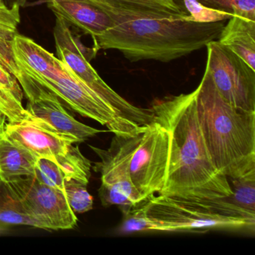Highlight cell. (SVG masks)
Returning a JSON list of instances; mask_svg holds the SVG:
<instances>
[{"mask_svg":"<svg viewBox=\"0 0 255 255\" xmlns=\"http://www.w3.org/2000/svg\"><path fill=\"white\" fill-rule=\"evenodd\" d=\"M23 98V89L18 80L0 60V111L9 123L32 121L22 104Z\"/></svg>","mask_w":255,"mask_h":255,"instance_id":"17","label":"cell"},{"mask_svg":"<svg viewBox=\"0 0 255 255\" xmlns=\"http://www.w3.org/2000/svg\"><path fill=\"white\" fill-rule=\"evenodd\" d=\"M142 131L132 135H115L107 150L90 146L101 159L95 162L94 170L101 174L98 194L104 207L133 205L143 201L132 183L129 171L131 158Z\"/></svg>","mask_w":255,"mask_h":255,"instance_id":"7","label":"cell"},{"mask_svg":"<svg viewBox=\"0 0 255 255\" xmlns=\"http://www.w3.org/2000/svg\"><path fill=\"white\" fill-rule=\"evenodd\" d=\"M54 162L59 165L66 179H75L88 184L91 177V162L74 144L68 151L57 156Z\"/></svg>","mask_w":255,"mask_h":255,"instance_id":"20","label":"cell"},{"mask_svg":"<svg viewBox=\"0 0 255 255\" xmlns=\"http://www.w3.org/2000/svg\"><path fill=\"white\" fill-rule=\"evenodd\" d=\"M232 194L226 199L234 205L255 213V174L231 179Z\"/></svg>","mask_w":255,"mask_h":255,"instance_id":"21","label":"cell"},{"mask_svg":"<svg viewBox=\"0 0 255 255\" xmlns=\"http://www.w3.org/2000/svg\"><path fill=\"white\" fill-rule=\"evenodd\" d=\"M13 51L18 65L31 77L81 116L96 121L116 135H135L144 129L121 118L65 64L31 38L17 33Z\"/></svg>","mask_w":255,"mask_h":255,"instance_id":"4","label":"cell"},{"mask_svg":"<svg viewBox=\"0 0 255 255\" xmlns=\"http://www.w3.org/2000/svg\"><path fill=\"white\" fill-rule=\"evenodd\" d=\"M186 17L193 21L201 23L228 21L232 16L206 8L197 0H172Z\"/></svg>","mask_w":255,"mask_h":255,"instance_id":"24","label":"cell"},{"mask_svg":"<svg viewBox=\"0 0 255 255\" xmlns=\"http://www.w3.org/2000/svg\"><path fill=\"white\" fill-rule=\"evenodd\" d=\"M34 176L41 183L63 192L66 177L59 165L52 159L38 158Z\"/></svg>","mask_w":255,"mask_h":255,"instance_id":"25","label":"cell"},{"mask_svg":"<svg viewBox=\"0 0 255 255\" xmlns=\"http://www.w3.org/2000/svg\"><path fill=\"white\" fill-rule=\"evenodd\" d=\"M7 231H8V227L0 225V235L5 234Z\"/></svg>","mask_w":255,"mask_h":255,"instance_id":"28","label":"cell"},{"mask_svg":"<svg viewBox=\"0 0 255 255\" xmlns=\"http://www.w3.org/2000/svg\"><path fill=\"white\" fill-rule=\"evenodd\" d=\"M206 8L255 20V0H197Z\"/></svg>","mask_w":255,"mask_h":255,"instance_id":"22","label":"cell"},{"mask_svg":"<svg viewBox=\"0 0 255 255\" xmlns=\"http://www.w3.org/2000/svg\"><path fill=\"white\" fill-rule=\"evenodd\" d=\"M0 225H28L41 228L39 222L25 210L20 201L14 195L5 182L0 179Z\"/></svg>","mask_w":255,"mask_h":255,"instance_id":"19","label":"cell"},{"mask_svg":"<svg viewBox=\"0 0 255 255\" xmlns=\"http://www.w3.org/2000/svg\"><path fill=\"white\" fill-rule=\"evenodd\" d=\"M195 91L198 121L216 169L231 179L255 174V112L225 102L207 68Z\"/></svg>","mask_w":255,"mask_h":255,"instance_id":"3","label":"cell"},{"mask_svg":"<svg viewBox=\"0 0 255 255\" xmlns=\"http://www.w3.org/2000/svg\"><path fill=\"white\" fill-rule=\"evenodd\" d=\"M87 185L75 179H66L64 193L68 205L75 213H84L93 208V198L87 190Z\"/></svg>","mask_w":255,"mask_h":255,"instance_id":"23","label":"cell"},{"mask_svg":"<svg viewBox=\"0 0 255 255\" xmlns=\"http://www.w3.org/2000/svg\"><path fill=\"white\" fill-rule=\"evenodd\" d=\"M28 213L45 230L73 229L77 223L75 213L65 193L41 183L35 176H23L5 182Z\"/></svg>","mask_w":255,"mask_h":255,"instance_id":"10","label":"cell"},{"mask_svg":"<svg viewBox=\"0 0 255 255\" xmlns=\"http://www.w3.org/2000/svg\"><path fill=\"white\" fill-rule=\"evenodd\" d=\"M169 135L153 122L141 132L129 164L131 180L143 200L159 195L166 180Z\"/></svg>","mask_w":255,"mask_h":255,"instance_id":"9","label":"cell"},{"mask_svg":"<svg viewBox=\"0 0 255 255\" xmlns=\"http://www.w3.org/2000/svg\"><path fill=\"white\" fill-rule=\"evenodd\" d=\"M206 47V68L220 96L237 110L255 112V70L218 41Z\"/></svg>","mask_w":255,"mask_h":255,"instance_id":"8","label":"cell"},{"mask_svg":"<svg viewBox=\"0 0 255 255\" xmlns=\"http://www.w3.org/2000/svg\"><path fill=\"white\" fill-rule=\"evenodd\" d=\"M110 15L139 17H186L172 0H90Z\"/></svg>","mask_w":255,"mask_h":255,"instance_id":"14","label":"cell"},{"mask_svg":"<svg viewBox=\"0 0 255 255\" xmlns=\"http://www.w3.org/2000/svg\"><path fill=\"white\" fill-rule=\"evenodd\" d=\"M8 138L32 152L37 157L54 160L68 151L74 143L71 140L29 122L5 125Z\"/></svg>","mask_w":255,"mask_h":255,"instance_id":"13","label":"cell"},{"mask_svg":"<svg viewBox=\"0 0 255 255\" xmlns=\"http://www.w3.org/2000/svg\"><path fill=\"white\" fill-rule=\"evenodd\" d=\"M149 216L163 222L170 232L196 230H255V213L240 208L225 198L188 200L174 197L146 198Z\"/></svg>","mask_w":255,"mask_h":255,"instance_id":"5","label":"cell"},{"mask_svg":"<svg viewBox=\"0 0 255 255\" xmlns=\"http://www.w3.org/2000/svg\"><path fill=\"white\" fill-rule=\"evenodd\" d=\"M123 213V220L119 231L122 234L162 231L169 232L168 226L159 219L149 216L146 199L133 205L119 207Z\"/></svg>","mask_w":255,"mask_h":255,"instance_id":"18","label":"cell"},{"mask_svg":"<svg viewBox=\"0 0 255 255\" xmlns=\"http://www.w3.org/2000/svg\"><path fill=\"white\" fill-rule=\"evenodd\" d=\"M110 16L114 24L95 41L96 49L119 50L130 62H168L187 56L218 41L227 22Z\"/></svg>","mask_w":255,"mask_h":255,"instance_id":"2","label":"cell"},{"mask_svg":"<svg viewBox=\"0 0 255 255\" xmlns=\"http://www.w3.org/2000/svg\"><path fill=\"white\" fill-rule=\"evenodd\" d=\"M5 121H6V117L5 115L0 111V135L5 130Z\"/></svg>","mask_w":255,"mask_h":255,"instance_id":"27","label":"cell"},{"mask_svg":"<svg viewBox=\"0 0 255 255\" xmlns=\"http://www.w3.org/2000/svg\"><path fill=\"white\" fill-rule=\"evenodd\" d=\"M153 122L169 135L166 180L159 195L188 200L226 198L232 188L213 165L197 114L195 91L155 101Z\"/></svg>","mask_w":255,"mask_h":255,"instance_id":"1","label":"cell"},{"mask_svg":"<svg viewBox=\"0 0 255 255\" xmlns=\"http://www.w3.org/2000/svg\"><path fill=\"white\" fill-rule=\"evenodd\" d=\"M26 110L32 118L29 122L62 135L74 144L83 142L101 132L76 120L64 108L58 97L47 89L28 101Z\"/></svg>","mask_w":255,"mask_h":255,"instance_id":"11","label":"cell"},{"mask_svg":"<svg viewBox=\"0 0 255 255\" xmlns=\"http://www.w3.org/2000/svg\"><path fill=\"white\" fill-rule=\"evenodd\" d=\"M5 5L8 8H12L18 6L20 8L26 5L27 0H2Z\"/></svg>","mask_w":255,"mask_h":255,"instance_id":"26","label":"cell"},{"mask_svg":"<svg viewBox=\"0 0 255 255\" xmlns=\"http://www.w3.org/2000/svg\"><path fill=\"white\" fill-rule=\"evenodd\" d=\"M48 7L95 41L114 24L110 14L90 0H48Z\"/></svg>","mask_w":255,"mask_h":255,"instance_id":"12","label":"cell"},{"mask_svg":"<svg viewBox=\"0 0 255 255\" xmlns=\"http://www.w3.org/2000/svg\"><path fill=\"white\" fill-rule=\"evenodd\" d=\"M37 157L35 154L7 136L0 135V179L11 181L23 176L34 175Z\"/></svg>","mask_w":255,"mask_h":255,"instance_id":"16","label":"cell"},{"mask_svg":"<svg viewBox=\"0 0 255 255\" xmlns=\"http://www.w3.org/2000/svg\"><path fill=\"white\" fill-rule=\"evenodd\" d=\"M218 41L255 70V20L233 16L225 23Z\"/></svg>","mask_w":255,"mask_h":255,"instance_id":"15","label":"cell"},{"mask_svg":"<svg viewBox=\"0 0 255 255\" xmlns=\"http://www.w3.org/2000/svg\"><path fill=\"white\" fill-rule=\"evenodd\" d=\"M56 15L53 29L58 59L71 70L74 75L101 97L119 116L138 128L153 122L150 109L139 108L128 102L103 80L89 63L85 47L74 37L70 26L62 17Z\"/></svg>","mask_w":255,"mask_h":255,"instance_id":"6","label":"cell"}]
</instances>
